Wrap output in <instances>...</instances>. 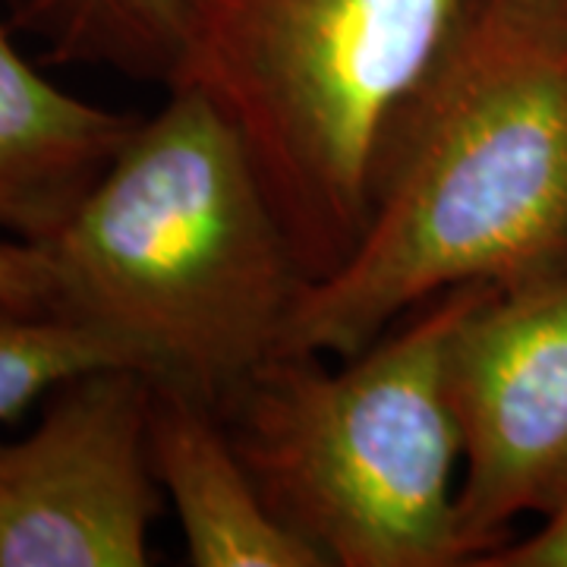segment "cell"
<instances>
[{"label": "cell", "instance_id": "cell-4", "mask_svg": "<svg viewBox=\"0 0 567 567\" xmlns=\"http://www.w3.org/2000/svg\"><path fill=\"white\" fill-rule=\"evenodd\" d=\"M486 287L425 300L338 369L275 353L218 406L268 505L328 567H464L447 357Z\"/></svg>", "mask_w": 567, "mask_h": 567}, {"label": "cell", "instance_id": "cell-5", "mask_svg": "<svg viewBox=\"0 0 567 567\" xmlns=\"http://www.w3.org/2000/svg\"><path fill=\"white\" fill-rule=\"evenodd\" d=\"M461 429L457 548L480 565L567 495V262L488 284L447 357Z\"/></svg>", "mask_w": 567, "mask_h": 567}, {"label": "cell", "instance_id": "cell-9", "mask_svg": "<svg viewBox=\"0 0 567 567\" xmlns=\"http://www.w3.org/2000/svg\"><path fill=\"white\" fill-rule=\"evenodd\" d=\"M13 25L35 32L51 63H95L167 85L181 58L186 0H10Z\"/></svg>", "mask_w": 567, "mask_h": 567}, {"label": "cell", "instance_id": "cell-10", "mask_svg": "<svg viewBox=\"0 0 567 567\" xmlns=\"http://www.w3.org/2000/svg\"><path fill=\"white\" fill-rule=\"evenodd\" d=\"M104 363L145 369L130 347L104 331L25 312L0 300V423L17 420L29 406H39L44 391L66 375Z\"/></svg>", "mask_w": 567, "mask_h": 567}, {"label": "cell", "instance_id": "cell-3", "mask_svg": "<svg viewBox=\"0 0 567 567\" xmlns=\"http://www.w3.org/2000/svg\"><path fill=\"white\" fill-rule=\"evenodd\" d=\"M476 7L480 0H186L167 85L199 92L244 142L306 284L357 249L391 152Z\"/></svg>", "mask_w": 567, "mask_h": 567}, {"label": "cell", "instance_id": "cell-1", "mask_svg": "<svg viewBox=\"0 0 567 567\" xmlns=\"http://www.w3.org/2000/svg\"><path fill=\"white\" fill-rule=\"evenodd\" d=\"M567 262V0H480L391 152L372 218L278 353L347 360L425 300Z\"/></svg>", "mask_w": 567, "mask_h": 567}, {"label": "cell", "instance_id": "cell-8", "mask_svg": "<svg viewBox=\"0 0 567 567\" xmlns=\"http://www.w3.org/2000/svg\"><path fill=\"white\" fill-rule=\"evenodd\" d=\"M140 121L41 76L0 17V230L35 246L58 237Z\"/></svg>", "mask_w": 567, "mask_h": 567}, {"label": "cell", "instance_id": "cell-7", "mask_svg": "<svg viewBox=\"0 0 567 567\" xmlns=\"http://www.w3.org/2000/svg\"><path fill=\"white\" fill-rule=\"evenodd\" d=\"M148 454L193 567H328L268 505L218 406L199 391L155 379Z\"/></svg>", "mask_w": 567, "mask_h": 567}, {"label": "cell", "instance_id": "cell-12", "mask_svg": "<svg viewBox=\"0 0 567 567\" xmlns=\"http://www.w3.org/2000/svg\"><path fill=\"white\" fill-rule=\"evenodd\" d=\"M476 567H567V495L543 514V529L505 543Z\"/></svg>", "mask_w": 567, "mask_h": 567}, {"label": "cell", "instance_id": "cell-11", "mask_svg": "<svg viewBox=\"0 0 567 567\" xmlns=\"http://www.w3.org/2000/svg\"><path fill=\"white\" fill-rule=\"evenodd\" d=\"M51 287V265L41 246L22 240L0 244V300L20 306L25 312H44Z\"/></svg>", "mask_w": 567, "mask_h": 567}, {"label": "cell", "instance_id": "cell-6", "mask_svg": "<svg viewBox=\"0 0 567 567\" xmlns=\"http://www.w3.org/2000/svg\"><path fill=\"white\" fill-rule=\"evenodd\" d=\"M155 379L80 369L44 391L39 423L0 439V567H142L164 488L148 454Z\"/></svg>", "mask_w": 567, "mask_h": 567}, {"label": "cell", "instance_id": "cell-2", "mask_svg": "<svg viewBox=\"0 0 567 567\" xmlns=\"http://www.w3.org/2000/svg\"><path fill=\"white\" fill-rule=\"evenodd\" d=\"M44 312L117 338L221 406L281 350L306 271L244 142L186 85L123 142L58 237Z\"/></svg>", "mask_w": 567, "mask_h": 567}]
</instances>
